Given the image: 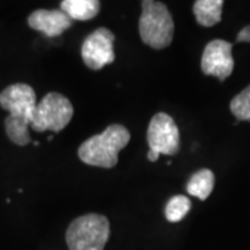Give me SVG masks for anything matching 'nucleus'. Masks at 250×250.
Instances as JSON below:
<instances>
[{"label":"nucleus","instance_id":"nucleus-10","mask_svg":"<svg viewBox=\"0 0 250 250\" xmlns=\"http://www.w3.org/2000/svg\"><path fill=\"white\" fill-rule=\"evenodd\" d=\"M223 0H197L193 4V14L201 26L212 27L220 22Z\"/></svg>","mask_w":250,"mask_h":250},{"label":"nucleus","instance_id":"nucleus-9","mask_svg":"<svg viewBox=\"0 0 250 250\" xmlns=\"http://www.w3.org/2000/svg\"><path fill=\"white\" fill-rule=\"evenodd\" d=\"M28 24L37 31H42L49 37L59 36L68 29L73 20L62 9H37L28 18Z\"/></svg>","mask_w":250,"mask_h":250},{"label":"nucleus","instance_id":"nucleus-4","mask_svg":"<svg viewBox=\"0 0 250 250\" xmlns=\"http://www.w3.org/2000/svg\"><path fill=\"white\" fill-rule=\"evenodd\" d=\"M110 236L107 217L96 213L74 219L66 230V243L70 250H103Z\"/></svg>","mask_w":250,"mask_h":250},{"label":"nucleus","instance_id":"nucleus-7","mask_svg":"<svg viewBox=\"0 0 250 250\" xmlns=\"http://www.w3.org/2000/svg\"><path fill=\"white\" fill-rule=\"evenodd\" d=\"M149 149L159 154L174 155L180 148V131L173 118L165 112L152 117L147 130Z\"/></svg>","mask_w":250,"mask_h":250},{"label":"nucleus","instance_id":"nucleus-13","mask_svg":"<svg viewBox=\"0 0 250 250\" xmlns=\"http://www.w3.org/2000/svg\"><path fill=\"white\" fill-rule=\"evenodd\" d=\"M191 208V202L186 196H174L169 199L165 208V214L170 223H179L188 214Z\"/></svg>","mask_w":250,"mask_h":250},{"label":"nucleus","instance_id":"nucleus-8","mask_svg":"<svg viewBox=\"0 0 250 250\" xmlns=\"http://www.w3.org/2000/svg\"><path fill=\"white\" fill-rule=\"evenodd\" d=\"M233 45L224 40H213L205 46L202 56V71L206 76H214L220 81L227 79L234 70Z\"/></svg>","mask_w":250,"mask_h":250},{"label":"nucleus","instance_id":"nucleus-6","mask_svg":"<svg viewBox=\"0 0 250 250\" xmlns=\"http://www.w3.org/2000/svg\"><path fill=\"white\" fill-rule=\"evenodd\" d=\"M115 36L107 28L101 27L89 34L81 46V57L86 66L98 71L115 61Z\"/></svg>","mask_w":250,"mask_h":250},{"label":"nucleus","instance_id":"nucleus-2","mask_svg":"<svg viewBox=\"0 0 250 250\" xmlns=\"http://www.w3.org/2000/svg\"><path fill=\"white\" fill-rule=\"evenodd\" d=\"M131 134L121 124H112L102 133L90 137L78 149V155L83 164L95 167L112 168L118 162V153L127 145Z\"/></svg>","mask_w":250,"mask_h":250},{"label":"nucleus","instance_id":"nucleus-3","mask_svg":"<svg viewBox=\"0 0 250 250\" xmlns=\"http://www.w3.org/2000/svg\"><path fill=\"white\" fill-rule=\"evenodd\" d=\"M139 19V34L143 42L153 49H165L174 37V21L167 6L160 1L144 0Z\"/></svg>","mask_w":250,"mask_h":250},{"label":"nucleus","instance_id":"nucleus-5","mask_svg":"<svg viewBox=\"0 0 250 250\" xmlns=\"http://www.w3.org/2000/svg\"><path fill=\"white\" fill-rule=\"evenodd\" d=\"M73 112L70 100L59 93H49L34 109L30 126L36 132H59L70 123Z\"/></svg>","mask_w":250,"mask_h":250},{"label":"nucleus","instance_id":"nucleus-12","mask_svg":"<svg viewBox=\"0 0 250 250\" xmlns=\"http://www.w3.org/2000/svg\"><path fill=\"white\" fill-rule=\"evenodd\" d=\"M214 188V174L210 169H201L190 177L187 191L201 201H205Z\"/></svg>","mask_w":250,"mask_h":250},{"label":"nucleus","instance_id":"nucleus-1","mask_svg":"<svg viewBox=\"0 0 250 250\" xmlns=\"http://www.w3.org/2000/svg\"><path fill=\"white\" fill-rule=\"evenodd\" d=\"M0 105L9 112L5 120L8 138L19 146L28 145L31 140L28 127L36 107L35 90L27 83L8 86L0 93Z\"/></svg>","mask_w":250,"mask_h":250},{"label":"nucleus","instance_id":"nucleus-11","mask_svg":"<svg viewBox=\"0 0 250 250\" xmlns=\"http://www.w3.org/2000/svg\"><path fill=\"white\" fill-rule=\"evenodd\" d=\"M61 9L72 20L87 21L95 18L100 12L98 0H64L61 2Z\"/></svg>","mask_w":250,"mask_h":250},{"label":"nucleus","instance_id":"nucleus-16","mask_svg":"<svg viewBox=\"0 0 250 250\" xmlns=\"http://www.w3.org/2000/svg\"><path fill=\"white\" fill-rule=\"evenodd\" d=\"M159 155H160V154H159L158 152L153 151V149H149L148 153H147V159L151 162H155L159 159Z\"/></svg>","mask_w":250,"mask_h":250},{"label":"nucleus","instance_id":"nucleus-14","mask_svg":"<svg viewBox=\"0 0 250 250\" xmlns=\"http://www.w3.org/2000/svg\"><path fill=\"white\" fill-rule=\"evenodd\" d=\"M229 108L237 122H250V85L230 101Z\"/></svg>","mask_w":250,"mask_h":250},{"label":"nucleus","instance_id":"nucleus-15","mask_svg":"<svg viewBox=\"0 0 250 250\" xmlns=\"http://www.w3.org/2000/svg\"><path fill=\"white\" fill-rule=\"evenodd\" d=\"M236 42H250V24L249 26H246L237 34Z\"/></svg>","mask_w":250,"mask_h":250}]
</instances>
